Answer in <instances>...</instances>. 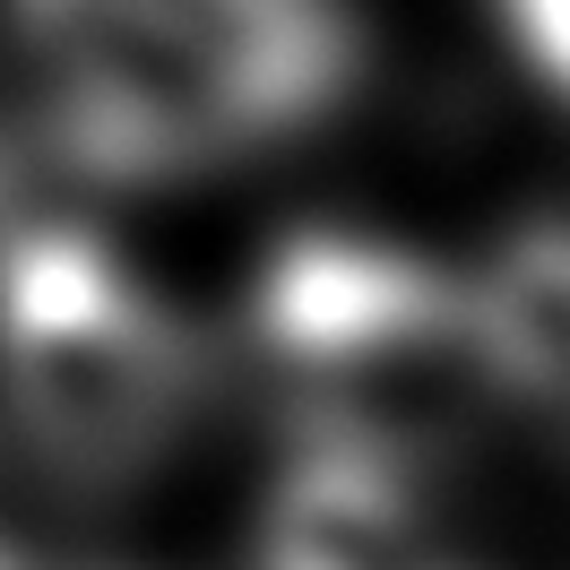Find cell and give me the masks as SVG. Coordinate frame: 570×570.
I'll list each match as a JSON object with an SVG mask.
<instances>
[{"instance_id": "cell-1", "label": "cell", "mask_w": 570, "mask_h": 570, "mask_svg": "<svg viewBox=\"0 0 570 570\" xmlns=\"http://www.w3.org/2000/svg\"><path fill=\"white\" fill-rule=\"evenodd\" d=\"M52 156L181 181L321 130L363 78L346 0H9Z\"/></svg>"}, {"instance_id": "cell-2", "label": "cell", "mask_w": 570, "mask_h": 570, "mask_svg": "<svg viewBox=\"0 0 570 570\" xmlns=\"http://www.w3.org/2000/svg\"><path fill=\"white\" fill-rule=\"evenodd\" d=\"M250 328L312 397V432L363 441L397 466L510 397L475 321V285L355 225L285 234L250 285Z\"/></svg>"}, {"instance_id": "cell-3", "label": "cell", "mask_w": 570, "mask_h": 570, "mask_svg": "<svg viewBox=\"0 0 570 570\" xmlns=\"http://www.w3.org/2000/svg\"><path fill=\"white\" fill-rule=\"evenodd\" d=\"M199 355L87 225H0V406L70 475H139L190 415Z\"/></svg>"}, {"instance_id": "cell-4", "label": "cell", "mask_w": 570, "mask_h": 570, "mask_svg": "<svg viewBox=\"0 0 570 570\" xmlns=\"http://www.w3.org/2000/svg\"><path fill=\"white\" fill-rule=\"evenodd\" d=\"M259 570H432L406 466L312 432L259 510Z\"/></svg>"}, {"instance_id": "cell-5", "label": "cell", "mask_w": 570, "mask_h": 570, "mask_svg": "<svg viewBox=\"0 0 570 570\" xmlns=\"http://www.w3.org/2000/svg\"><path fill=\"white\" fill-rule=\"evenodd\" d=\"M475 321L493 346V372L510 397L570 415V225L535 216L484 259Z\"/></svg>"}, {"instance_id": "cell-6", "label": "cell", "mask_w": 570, "mask_h": 570, "mask_svg": "<svg viewBox=\"0 0 570 570\" xmlns=\"http://www.w3.org/2000/svg\"><path fill=\"white\" fill-rule=\"evenodd\" d=\"M493 9H501L510 52L535 70V87L553 105H570V0H493Z\"/></svg>"}, {"instance_id": "cell-7", "label": "cell", "mask_w": 570, "mask_h": 570, "mask_svg": "<svg viewBox=\"0 0 570 570\" xmlns=\"http://www.w3.org/2000/svg\"><path fill=\"white\" fill-rule=\"evenodd\" d=\"M0 570H52V562H18V553H0Z\"/></svg>"}, {"instance_id": "cell-8", "label": "cell", "mask_w": 570, "mask_h": 570, "mask_svg": "<svg viewBox=\"0 0 570 570\" xmlns=\"http://www.w3.org/2000/svg\"><path fill=\"white\" fill-rule=\"evenodd\" d=\"M0 190H9V156H0Z\"/></svg>"}]
</instances>
